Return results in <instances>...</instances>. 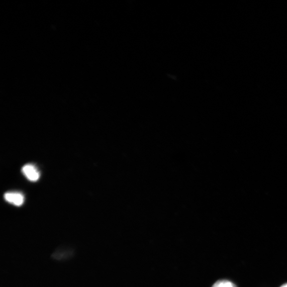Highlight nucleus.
Here are the masks:
<instances>
[{"label": "nucleus", "mask_w": 287, "mask_h": 287, "mask_svg": "<svg viewBox=\"0 0 287 287\" xmlns=\"http://www.w3.org/2000/svg\"><path fill=\"white\" fill-rule=\"evenodd\" d=\"M280 287H287V283L283 284V285H282L281 286H280Z\"/></svg>", "instance_id": "4"}, {"label": "nucleus", "mask_w": 287, "mask_h": 287, "mask_svg": "<svg viewBox=\"0 0 287 287\" xmlns=\"http://www.w3.org/2000/svg\"><path fill=\"white\" fill-rule=\"evenodd\" d=\"M5 198L7 201L16 206H22L24 201L23 196L19 193H6Z\"/></svg>", "instance_id": "2"}, {"label": "nucleus", "mask_w": 287, "mask_h": 287, "mask_svg": "<svg viewBox=\"0 0 287 287\" xmlns=\"http://www.w3.org/2000/svg\"><path fill=\"white\" fill-rule=\"evenodd\" d=\"M23 173L26 177L32 181L38 180L40 177V173L34 166L28 164L23 166L22 168Z\"/></svg>", "instance_id": "1"}, {"label": "nucleus", "mask_w": 287, "mask_h": 287, "mask_svg": "<svg viewBox=\"0 0 287 287\" xmlns=\"http://www.w3.org/2000/svg\"><path fill=\"white\" fill-rule=\"evenodd\" d=\"M212 287H237L236 285L228 280H222L217 281Z\"/></svg>", "instance_id": "3"}]
</instances>
